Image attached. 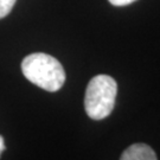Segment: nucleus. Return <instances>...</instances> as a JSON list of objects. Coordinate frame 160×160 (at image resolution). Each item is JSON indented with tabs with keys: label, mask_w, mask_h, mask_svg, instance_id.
Masks as SVG:
<instances>
[{
	"label": "nucleus",
	"mask_w": 160,
	"mask_h": 160,
	"mask_svg": "<svg viewBox=\"0 0 160 160\" xmlns=\"http://www.w3.org/2000/svg\"><path fill=\"white\" fill-rule=\"evenodd\" d=\"M134 1H137V0H109V2L114 6H127Z\"/></svg>",
	"instance_id": "obj_5"
},
{
	"label": "nucleus",
	"mask_w": 160,
	"mask_h": 160,
	"mask_svg": "<svg viewBox=\"0 0 160 160\" xmlns=\"http://www.w3.org/2000/svg\"><path fill=\"white\" fill-rule=\"evenodd\" d=\"M120 160H158L153 149L146 143H134L122 153Z\"/></svg>",
	"instance_id": "obj_3"
},
{
	"label": "nucleus",
	"mask_w": 160,
	"mask_h": 160,
	"mask_svg": "<svg viewBox=\"0 0 160 160\" xmlns=\"http://www.w3.org/2000/svg\"><path fill=\"white\" fill-rule=\"evenodd\" d=\"M118 94L116 81L108 75H97L88 83L84 108L92 120H102L110 115Z\"/></svg>",
	"instance_id": "obj_2"
},
{
	"label": "nucleus",
	"mask_w": 160,
	"mask_h": 160,
	"mask_svg": "<svg viewBox=\"0 0 160 160\" xmlns=\"http://www.w3.org/2000/svg\"><path fill=\"white\" fill-rule=\"evenodd\" d=\"M22 71L26 80L50 92L59 90L65 82V71L59 61L43 52L31 53L24 58Z\"/></svg>",
	"instance_id": "obj_1"
},
{
	"label": "nucleus",
	"mask_w": 160,
	"mask_h": 160,
	"mask_svg": "<svg viewBox=\"0 0 160 160\" xmlns=\"http://www.w3.org/2000/svg\"><path fill=\"white\" fill-rule=\"evenodd\" d=\"M5 149V142H4V138L0 135V155L2 153V151Z\"/></svg>",
	"instance_id": "obj_6"
},
{
	"label": "nucleus",
	"mask_w": 160,
	"mask_h": 160,
	"mask_svg": "<svg viewBox=\"0 0 160 160\" xmlns=\"http://www.w3.org/2000/svg\"><path fill=\"white\" fill-rule=\"evenodd\" d=\"M17 0H0V19L10 14Z\"/></svg>",
	"instance_id": "obj_4"
}]
</instances>
